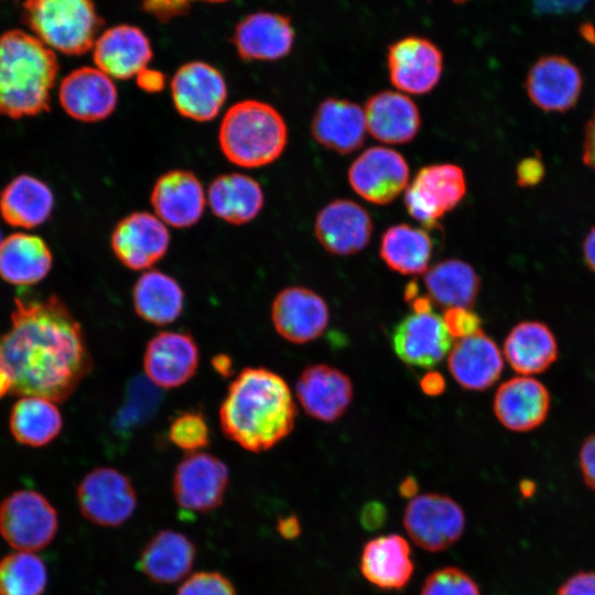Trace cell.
Here are the masks:
<instances>
[{
  "mask_svg": "<svg viewBox=\"0 0 595 595\" xmlns=\"http://www.w3.org/2000/svg\"><path fill=\"white\" fill-rule=\"evenodd\" d=\"M270 314L277 333L293 344H306L318 338L329 322L325 300L303 286L281 290L272 301Z\"/></svg>",
  "mask_w": 595,
  "mask_h": 595,
  "instance_id": "9a60e30c",
  "label": "cell"
},
{
  "mask_svg": "<svg viewBox=\"0 0 595 595\" xmlns=\"http://www.w3.org/2000/svg\"><path fill=\"white\" fill-rule=\"evenodd\" d=\"M421 595H480L474 578L456 566H445L426 576Z\"/></svg>",
  "mask_w": 595,
  "mask_h": 595,
  "instance_id": "b9f144b4",
  "label": "cell"
},
{
  "mask_svg": "<svg viewBox=\"0 0 595 595\" xmlns=\"http://www.w3.org/2000/svg\"><path fill=\"white\" fill-rule=\"evenodd\" d=\"M176 595H238L231 581L216 571H201L190 575Z\"/></svg>",
  "mask_w": 595,
  "mask_h": 595,
  "instance_id": "7bdbcfd3",
  "label": "cell"
},
{
  "mask_svg": "<svg viewBox=\"0 0 595 595\" xmlns=\"http://www.w3.org/2000/svg\"><path fill=\"white\" fill-rule=\"evenodd\" d=\"M387 66L390 82L400 91L423 95L440 82L443 54L429 39L409 35L388 47Z\"/></svg>",
  "mask_w": 595,
  "mask_h": 595,
  "instance_id": "4fadbf2b",
  "label": "cell"
},
{
  "mask_svg": "<svg viewBox=\"0 0 595 595\" xmlns=\"http://www.w3.org/2000/svg\"><path fill=\"white\" fill-rule=\"evenodd\" d=\"M432 300L429 295H418L410 302L413 313H426L432 312Z\"/></svg>",
  "mask_w": 595,
  "mask_h": 595,
  "instance_id": "91938a15",
  "label": "cell"
},
{
  "mask_svg": "<svg viewBox=\"0 0 595 595\" xmlns=\"http://www.w3.org/2000/svg\"><path fill=\"white\" fill-rule=\"evenodd\" d=\"M278 532L284 539H294L301 533V526L295 516H286L278 521Z\"/></svg>",
  "mask_w": 595,
  "mask_h": 595,
  "instance_id": "11a10c76",
  "label": "cell"
},
{
  "mask_svg": "<svg viewBox=\"0 0 595 595\" xmlns=\"http://www.w3.org/2000/svg\"><path fill=\"white\" fill-rule=\"evenodd\" d=\"M589 0H531L534 13L566 14L582 10Z\"/></svg>",
  "mask_w": 595,
  "mask_h": 595,
  "instance_id": "7dc6e473",
  "label": "cell"
},
{
  "mask_svg": "<svg viewBox=\"0 0 595 595\" xmlns=\"http://www.w3.org/2000/svg\"><path fill=\"white\" fill-rule=\"evenodd\" d=\"M509 366L522 376L545 371L558 358V343L550 327L539 321L516 324L504 342Z\"/></svg>",
  "mask_w": 595,
  "mask_h": 595,
  "instance_id": "4dcf8cb0",
  "label": "cell"
},
{
  "mask_svg": "<svg viewBox=\"0 0 595 595\" xmlns=\"http://www.w3.org/2000/svg\"><path fill=\"white\" fill-rule=\"evenodd\" d=\"M152 46L141 29L119 24L98 35L93 46L96 67L115 79L136 77L148 67Z\"/></svg>",
  "mask_w": 595,
  "mask_h": 595,
  "instance_id": "d4e9b609",
  "label": "cell"
},
{
  "mask_svg": "<svg viewBox=\"0 0 595 595\" xmlns=\"http://www.w3.org/2000/svg\"><path fill=\"white\" fill-rule=\"evenodd\" d=\"M391 343L394 354L404 364L432 368L450 351L452 337L443 318L433 311L412 312L393 327Z\"/></svg>",
  "mask_w": 595,
  "mask_h": 595,
  "instance_id": "ac0fdd59",
  "label": "cell"
},
{
  "mask_svg": "<svg viewBox=\"0 0 595 595\" xmlns=\"http://www.w3.org/2000/svg\"><path fill=\"white\" fill-rule=\"evenodd\" d=\"M578 464L585 484L595 491V433L582 443Z\"/></svg>",
  "mask_w": 595,
  "mask_h": 595,
  "instance_id": "c3c4849f",
  "label": "cell"
},
{
  "mask_svg": "<svg viewBox=\"0 0 595 595\" xmlns=\"http://www.w3.org/2000/svg\"><path fill=\"white\" fill-rule=\"evenodd\" d=\"M57 530L55 508L35 490H15L0 504V534L18 551L44 549L54 540Z\"/></svg>",
  "mask_w": 595,
  "mask_h": 595,
  "instance_id": "8992f818",
  "label": "cell"
},
{
  "mask_svg": "<svg viewBox=\"0 0 595 595\" xmlns=\"http://www.w3.org/2000/svg\"><path fill=\"white\" fill-rule=\"evenodd\" d=\"M465 513L451 497L429 493L412 498L403 526L412 541L425 551L440 552L454 544L465 529Z\"/></svg>",
  "mask_w": 595,
  "mask_h": 595,
  "instance_id": "9c48e42d",
  "label": "cell"
},
{
  "mask_svg": "<svg viewBox=\"0 0 595 595\" xmlns=\"http://www.w3.org/2000/svg\"><path fill=\"white\" fill-rule=\"evenodd\" d=\"M212 366L214 370L221 377H229L234 372V363L232 359L225 354H218L213 357Z\"/></svg>",
  "mask_w": 595,
  "mask_h": 595,
  "instance_id": "6f0895ef",
  "label": "cell"
},
{
  "mask_svg": "<svg viewBox=\"0 0 595 595\" xmlns=\"http://www.w3.org/2000/svg\"><path fill=\"white\" fill-rule=\"evenodd\" d=\"M296 405L285 380L263 367H247L230 382L219 407L223 434L253 453L270 450L294 428Z\"/></svg>",
  "mask_w": 595,
  "mask_h": 595,
  "instance_id": "7a4b0ae2",
  "label": "cell"
},
{
  "mask_svg": "<svg viewBox=\"0 0 595 595\" xmlns=\"http://www.w3.org/2000/svg\"><path fill=\"white\" fill-rule=\"evenodd\" d=\"M387 518L386 508L377 501H370L364 506L360 512V522L368 530L380 528Z\"/></svg>",
  "mask_w": 595,
  "mask_h": 595,
  "instance_id": "f907efd6",
  "label": "cell"
},
{
  "mask_svg": "<svg viewBox=\"0 0 595 595\" xmlns=\"http://www.w3.org/2000/svg\"><path fill=\"white\" fill-rule=\"evenodd\" d=\"M170 89L176 111L198 122L213 120L227 98V84L223 74L202 61L180 66L171 79Z\"/></svg>",
  "mask_w": 595,
  "mask_h": 595,
  "instance_id": "8fae6325",
  "label": "cell"
},
{
  "mask_svg": "<svg viewBox=\"0 0 595 595\" xmlns=\"http://www.w3.org/2000/svg\"><path fill=\"white\" fill-rule=\"evenodd\" d=\"M76 497L83 517L105 528L123 524L133 515L138 504L131 479L109 466L88 472L77 485Z\"/></svg>",
  "mask_w": 595,
  "mask_h": 595,
  "instance_id": "52a82bcc",
  "label": "cell"
},
{
  "mask_svg": "<svg viewBox=\"0 0 595 595\" xmlns=\"http://www.w3.org/2000/svg\"><path fill=\"white\" fill-rule=\"evenodd\" d=\"M169 439L178 448L187 452H199L210 443L208 424L198 410L183 411L169 426Z\"/></svg>",
  "mask_w": 595,
  "mask_h": 595,
  "instance_id": "60d3db41",
  "label": "cell"
},
{
  "mask_svg": "<svg viewBox=\"0 0 595 595\" xmlns=\"http://www.w3.org/2000/svg\"><path fill=\"white\" fill-rule=\"evenodd\" d=\"M91 366L83 328L58 296L15 300L10 327L0 333V369L10 394L65 401Z\"/></svg>",
  "mask_w": 595,
  "mask_h": 595,
  "instance_id": "6da1fadb",
  "label": "cell"
},
{
  "mask_svg": "<svg viewBox=\"0 0 595 595\" xmlns=\"http://www.w3.org/2000/svg\"><path fill=\"white\" fill-rule=\"evenodd\" d=\"M196 548L185 534L164 529L156 532L142 549L138 567L156 584H173L191 572Z\"/></svg>",
  "mask_w": 595,
  "mask_h": 595,
  "instance_id": "f546056e",
  "label": "cell"
},
{
  "mask_svg": "<svg viewBox=\"0 0 595 595\" xmlns=\"http://www.w3.org/2000/svg\"><path fill=\"white\" fill-rule=\"evenodd\" d=\"M54 207L51 188L42 181L20 175L0 195V213L11 226L33 228L43 224Z\"/></svg>",
  "mask_w": 595,
  "mask_h": 595,
  "instance_id": "e575fe53",
  "label": "cell"
},
{
  "mask_svg": "<svg viewBox=\"0 0 595 595\" xmlns=\"http://www.w3.org/2000/svg\"><path fill=\"white\" fill-rule=\"evenodd\" d=\"M544 172V164L539 158H526L517 165L516 180L519 186L531 187L542 181Z\"/></svg>",
  "mask_w": 595,
  "mask_h": 595,
  "instance_id": "bcb514c9",
  "label": "cell"
},
{
  "mask_svg": "<svg viewBox=\"0 0 595 595\" xmlns=\"http://www.w3.org/2000/svg\"><path fill=\"white\" fill-rule=\"evenodd\" d=\"M447 365L461 387L483 391L498 380L504 360L497 344L480 329L454 343L448 353Z\"/></svg>",
  "mask_w": 595,
  "mask_h": 595,
  "instance_id": "484cf974",
  "label": "cell"
},
{
  "mask_svg": "<svg viewBox=\"0 0 595 595\" xmlns=\"http://www.w3.org/2000/svg\"><path fill=\"white\" fill-rule=\"evenodd\" d=\"M404 300L410 303L413 299L419 295V284L416 281H410L404 289Z\"/></svg>",
  "mask_w": 595,
  "mask_h": 595,
  "instance_id": "94428289",
  "label": "cell"
},
{
  "mask_svg": "<svg viewBox=\"0 0 595 595\" xmlns=\"http://www.w3.org/2000/svg\"><path fill=\"white\" fill-rule=\"evenodd\" d=\"M206 197L213 214L234 225L255 219L264 203L260 184L241 173H227L214 178Z\"/></svg>",
  "mask_w": 595,
  "mask_h": 595,
  "instance_id": "1f68e13d",
  "label": "cell"
},
{
  "mask_svg": "<svg viewBox=\"0 0 595 595\" xmlns=\"http://www.w3.org/2000/svg\"><path fill=\"white\" fill-rule=\"evenodd\" d=\"M550 404L549 390L540 380L530 376H519L498 387L493 409L506 429L529 432L545 421Z\"/></svg>",
  "mask_w": 595,
  "mask_h": 595,
  "instance_id": "cb8c5ba5",
  "label": "cell"
},
{
  "mask_svg": "<svg viewBox=\"0 0 595 595\" xmlns=\"http://www.w3.org/2000/svg\"><path fill=\"white\" fill-rule=\"evenodd\" d=\"M199 349L187 332L164 331L147 344L143 369L159 388L172 389L186 383L196 372Z\"/></svg>",
  "mask_w": 595,
  "mask_h": 595,
  "instance_id": "2e32d148",
  "label": "cell"
},
{
  "mask_svg": "<svg viewBox=\"0 0 595 595\" xmlns=\"http://www.w3.org/2000/svg\"><path fill=\"white\" fill-rule=\"evenodd\" d=\"M150 202L154 214L166 226L187 228L203 216L207 197L193 172L172 170L155 181Z\"/></svg>",
  "mask_w": 595,
  "mask_h": 595,
  "instance_id": "7402d4cb",
  "label": "cell"
},
{
  "mask_svg": "<svg viewBox=\"0 0 595 595\" xmlns=\"http://www.w3.org/2000/svg\"><path fill=\"white\" fill-rule=\"evenodd\" d=\"M556 595H595V572H580L567 578Z\"/></svg>",
  "mask_w": 595,
  "mask_h": 595,
  "instance_id": "681fc988",
  "label": "cell"
},
{
  "mask_svg": "<svg viewBox=\"0 0 595 595\" xmlns=\"http://www.w3.org/2000/svg\"><path fill=\"white\" fill-rule=\"evenodd\" d=\"M11 393V382L8 375L0 369V399Z\"/></svg>",
  "mask_w": 595,
  "mask_h": 595,
  "instance_id": "6125c7cd",
  "label": "cell"
},
{
  "mask_svg": "<svg viewBox=\"0 0 595 595\" xmlns=\"http://www.w3.org/2000/svg\"><path fill=\"white\" fill-rule=\"evenodd\" d=\"M366 130L361 107L335 97L320 102L311 123L313 139L322 147L340 154L359 149L365 141Z\"/></svg>",
  "mask_w": 595,
  "mask_h": 595,
  "instance_id": "83f0119b",
  "label": "cell"
},
{
  "mask_svg": "<svg viewBox=\"0 0 595 595\" xmlns=\"http://www.w3.org/2000/svg\"><path fill=\"white\" fill-rule=\"evenodd\" d=\"M350 378L339 369L325 365H311L303 369L296 381V397L313 419L334 422L348 409L353 399Z\"/></svg>",
  "mask_w": 595,
  "mask_h": 595,
  "instance_id": "603a6c76",
  "label": "cell"
},
{
  "mask_svg": "<svg viewBox=\"0 0 595 595\" xmlns=\"http://www.w3.org/2000/svg\"><path fill=\"white\" fill-rule=\"evenodd\" d=\"M364 113L369 133L387 144L410 142L420 130L416 105L399 91L383 90L370 96Z\"/></svg>",
  "mask_w": 595,
  "mask_h": 595,
  "instance_id": "f1b7e54d",
  "label": "cell"
},
{
  "mask_svg": "<svg viewBox=\"0 0 595 595\" xmlns=\"http://www.w3.org/2000/svg\"><path fill=\"white\" fill-rule=\"evenodd\" d=\"M445 379L437 371L426 372L420 380L421 390L431 397L439 396L445 390Z\"/></svg>",
  "mask_w": 595,
  "mask_h": 595,
  "instance_id": "db71d44e",
  "label": "cell"
},
{
  "mask_svg": "<svg viewBox=\"0 0 595 595\" xmlns=\"http://www.w3.org/2000/svg\"><path fill=\"white\" fill-rule=\"evenodd\" d=\"M372 220L369 213L350 199H335L324 206L314 223L315 237L328 252L349 256L370 241Z\"/></svg>",
  "mask_w": 595,
  "mask_h": 595,
  "instance_id": "d6986e66",
  "label": "cell"
},
{
  "mask_svg": "<svg viewBox=\"0 0 595 595\" xmlns=\"http://www.w3.org/2000/svg\"><path fill=\"white\" fill-rule=\"evenodd\" d=\"M218 142L231 163L246 169L260 167L283 153L288 128L273 106L255 99L241 100L224 115Z\"/></svg>",
  "mask_w": 595,
  "mask_h": 595,
  "instance_id": "277c9868",
  "label": "cell"
},
{
  "mask_svg": "<svg viewBox=\"0 0 595 595\" xmlns=\"http://www.w3.org/2000/svg\"><path fill=\"white\" fill-rule=\"evenodd\" d=\"M429 298L439 306L472 309L480 290L475 269L459 259L437 262L424 272Z\"/></svg>",
  "mask_w": 595,
  "mask_h": 595,
  "instance_id": "d590c367",
  "label": "cell"
},
{
  "mask_svg": "<svg viewBox=\"0 0 595 595\" xmlns=\"http://www.w3.org/2000/svg\"><path fill=\"white\" fill-rule=\"evenodd\" d=\"M9 426L17 442L40 447L57 437L63 428V419L56 402L36 396H23L12 407Z\"/></svg>",
  "mask_w": 595,
  "mask_h": 595,
  "instance_id": "8d00e7d4",
  "label": "cell"
},
{
  "mask_svg": "<svg viewBox=\"0 0 595 595\" xmlns=\"http://www.w3.org/2000/svg\"><path fill=\"white\" fill-rule=\"evenodd\" d=\"M166 225L148 212H134L115 226L110 246L116 258L128 269L145 270L161 260L170 246Z\"/></svg>",
  "mask_w": 595,
  "mask_h": 595,
  "instance_id": "5bb4252c",
  "label": "cell"
},
{
  "mask_svg": "<svg viewBox=\"0 0 595 595\" xmlns=\"http://www.w3.org/2000/svg\"><path fill=\"white\" fill-rule=\"evenodd\" d=\"M221 3L228 0H143L141 6L145 13L160 22H169L188 12L194 2Z\"/></svg>",
  "mask_w": 595,
  "mask_h": 595,
  "instance_id": "f6af8a7d",
  "label": "cell"
},
{
  "mask_svg": "<svg viewBox=\"0 0 595 595\" xmlns=\"http://www.w3.org/2000/svg\"><path fill=\"white\" fill-rule=\"evenodd\" d=\"M531 102L539 109L563 112L572 109L583 87L582 74L561 55H545L530 67L524 83Z\"/></svg>",
  "mask_w": 595,
  "mask_h": 595,
  "instance_id": "e0dca14e",
  "label": "cell"
},
{
  "mask_svg": "<svg viewBox=\"0 0 595 595\" xmlns=\"http://www.w3.org/2000/svg\"><path fill=\"white\" fill-rule=\"evenodd\" d=\"M465 193L466 178L458 165L431 164L420 169L407 187L404 205L414 219L431 229L458 205Z\"/></svg>",
  "mask_w": 595,
  "mask_h": 595,
  "instance_id": "ba28073f",
  "label": "cell"
},
{
  "mask_svg": "<svg viewBox=\"0 0 595 595\" xmlns=\"http://www.w3.org/2000/svg\"><path fill=\"white\" fill-rule=\"evenodd\" d=\"M23 7L36 37L68 55L93 48L102 25L93 0H25Z\"/></svg>",
  "mask_w": 595,
  "mask_h": 595,
  "instance_id": "5b68a950",
  "label": "cell"
},
{
  "mask_svg": "<svg viewBox=\"0 0 595 595\" xmlns=\"http://www.w3.org/2000/svg\"><path fill=\"white\" fill-rule=\"evenodd\" d=\"M295 31L288 15L258 11L246 15L235 26L232 44L245 61H277L286 56L294 44Z\"/></svg>",
  "mask_w": 595,
  "mask_h": 595,
  "instance_id": "ffe728a7",
  "label": "cell"
},
{
  "mask_svg": "<svg viewBox=\"0 0 595 595\" xmlns=\"http://www.w3.org/2000/svg\"><path fill=\"white\" fill-rule=\"evenodd\" d=\"M46 583V566L33 552H13L0 561V595H41Z\"/></svg>",
  "mask_w": 595,
  "mask_h": 595,
  "instance_id": "f35d334b",
  "label": "cell"
},
{
  "mask_svg": "<svg viewBox=\"0 0 595 595\" xmlns=\"http://www.w3.org/2000/svg\"><path fill=\"white\" fill-rule=\"evenodd\" d=\"M359 569L372 585L400 591L409 584L414 572L410 544L397 533L372 538L363 547Z\"/></svg>",
  "mask_w": 595,
  "mask_h": 595,
  "instance_id": "4316f807",
  "label": "cell"
},
{
  "mask_svg": "<svg viewBox=\"0 0 595 595\" xmlns=\"http://www.w3.org/2000/svg\"><path fill=\"white\" fill-rule=\"evenodd\" d=\"M582 158L585 165L595 171V109L585 127Z\"/></svg>",
  "mask_w": 595,
  "mask_h": 595,
  "instance_id": "f5cc1de1",
  "label": "cell"
},
{
  "mask_svg": "<svg viewBox=\"0 0 595 595\" xmlns=\"http://www.w3.org/2000/svg\"><path fill=\"white\" fill-rule=\"evenodd\" d=\"M453 2H456V3H464V2H467L469 0H452Z\"/></svg>",
  "mask_w": 595,
  "mask_h": 595,
  "instance_id": "be15d7a7",
  "label": "cell"
},
{
  "mask_svg": "<svg viewBox=\"0 0 595 595\" xmlns=\"http://www.w3.org/2000/svg\"><path fill=\"white\" fill-rule=\"evenodd\" d=\"M443 322L451 337L457 339L470 336L482 329L480 317L466 307L447 309Z\"/></svg>",
  "mask_w": 595,
  "mask_h": 595,
  "instance_id": "ee69618b",
  "label": "cell"
},
{
  "mask_svg": "<svg viewBox=\"0 0 595 595\" xmlns=\"http://www.w3.org/2000/svg\"><path fill=\"white\" fill-rule=\"evenodd\" d=\"M58 98L72 118L84 122L100 121L116 109L118 93L112 78L97 67H79L61 82Z\"/></svg>",
  "mask_w": 595,
  "mask_h": 595,
  "instance_id": "44dd1931",
  "label": "cell"
},
{
  "mask_svg": "<svg viewBox=\"0 0 595 595\" xmlns=\"http://www.w3.org/2000/svg\"><path fill=\"white\" fill-rule=\"evenodd\" d=\"M58 63L40 39L20 30L0 36V115L10 118L46 111Z\"/></svg>",
  "mask_w": 595,
  "mask_h": 595,
  "instance_id": "3957f363",
  "label": "cell"
},
{
  "mask_svg": "<svg viewBox=\"0 0 595 595\" xmlns=\"http://www.w3.org/2000/svg\"><path fill=\"white\" fill-rule=\"evenodd\" d=\"M132 303L139 317L163 326L174 322L182 314L184 292L173 277L159 270H148L133 285Z\"/></svg>",
  "mask_w": 595,
  "mask_h": 595,
  "instance_id": "836d02e7",
  "label": "cell"
},
{
  "mask_svg": "<svg viewBox=\"0 0 595 595\" xmlns=\"http://www.w3.org/2000/svg\"><path fill=\"white\" fill-rule=\"evenodd\" d=\"M161 402L158 387L149 379L130 382L122 405L113 418V430L127 435L152 416Z\"/></svg>",
  "mask_w": 595,
  "mask_h": 595,
  "instance_id": "ab89813d",
  "label": "cell"
},
{
  "mask_svg": "<svg viewBox=\"0 0 595 595\" xmlns=\"http://www.w3.org/2000/svg\"><path fill=\"white\" fill-rule=\"evenodd\" d=\"M582 251L587 268L595 273V226L587 232Z\"/></svg>",
  "mask_w": 595,
  "mask_h": 595,
  "instance_id": "9f6ffc18",
  "label": "cell"
},
{
  "mask_svg": "<svg viewBox=\"0 0 595 595\" xmlns=\"http://www.w3.org/2000/svg\"><path fill=\"white\" fill-rule=\"evenodd\" d=\"M409 174V165L398 151L371 147L353 161L348 169V181L364 199L386 205L408 187Z\"/></svg>",
  "mask_w": 595,
  "mask_h": 595,
  "instance_id": "7c38bea8",
  "label": "cell"
},
{
  "mask_svg": "<svg viewBox=\"0 0 595 595\" xmlns=\"http://www.w3.org/2000/svg\"><path fill=\"white\" fill-rule=\"evenodd\" d=\"M136 80L138 86L147 93H159L163 89L165 84L164 74L149 67L140 72L136 76Z\"/></svg>",
  "mask_w": 595,
  "mask_h": 595,
  "instance_id": "816d5d0a",
  "label": "cell"
},
{
  "mask_svg": "<svg viewBox=\"0 0 595 595\" xmlns=\"http://www.w3.org/2000/svg\"><path fill=\"white\" fill-rule=\"evenodd\" d=\"M433 240L429 232L408 224L389 227L380 240L379 253L385 263L401 274H420L429 268Z\"/></svg>",
  "mask_w": 595,
  "mask_h": 595,
  "instance_id": "74e56055",
  "label": "cell"
},
{
  "mask_svg": "<svg viewBox=\"0 0 595 595\" xmlns=\"http://www.w3.org/2000/svg\"><path fill=\"white\" fill-rule=\"evenodd\" d=\"M2 240L3 239H2L1 229H0V245H1Z\"/></svg>",
  "mask_w": 595,
  "mask_h": 595,
  "instance_id": "e7e4bbea",
  "label": "cell"
},
{
  "mask_svg": "<svg viewBox=\"0 0 595 595\" xmlns=\"http://www.w3.org/2000/svg\"><path fill=\"white\" fill-rule=\"evenodd\" d=\"M399 494L404 498H414L416 496L419 484L413 476H407L399 485Z\"/></svg>",
  "mask_w": 595,
  "mask_h": 595,
  "instance_id": "680465c9",
  "label": "cell"
},
{
  "mask_svg": "<svg viewBox=\"0 0 595 595\" xmlns=\"http://www.w3.org/2000/svg\"><path fill=\"white\" fill-rule=\"evenodd\" d=\"M52 262L50 248L37 236L18 232L0 245V277L11 284L40 282L50 272Z\"/></svg>",
  "mask_w": 595,
  "mask_h": 595,
  "instance_id": "d6a6232c",
  "label": "cell"
},
{
  "mask_svg": "<svg viewBox=\"0 0 595 595\" xmlns=\"http://www.w3.org/2000/svg\"><path fill=\"white\" fill-rule=\"evenodd\" d=\"M228 483L229 470L221 459L206 452H193L176 465L172 493L180 508L205 513L223 504Z\"/></svg>",
  "mask_w": 595,
  "mask_h": 595,
  "instance_id": "30bf717a",
  "label": "cell"
}]
</instances>
